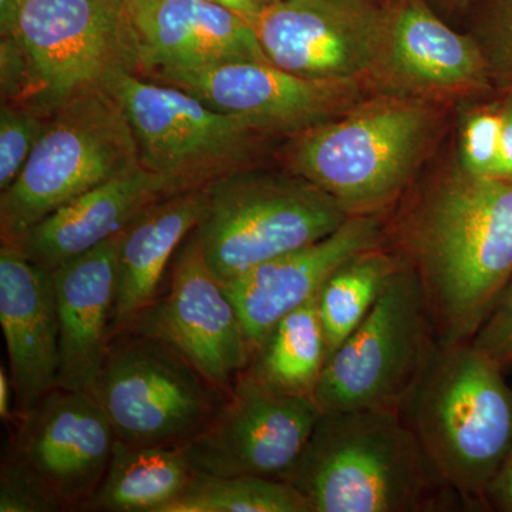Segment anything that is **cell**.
I'll use <instances>...</instances> for the list:
<instances>
[{
	"instance_id": "1",
	"label": "cell",
	"mask_w": 512,
	"mask_h": 512,
	"mask_svg": "<svg viewBox=\"0 0 512 512\" xmlns=\"http://www.w3.org/2000/svg\"><path fill=\"white\" fill-rule=\"evenodd\" d=\"M413 241L444 345L466 342L512 279V177L448 175L424 202Z\"/></svg>"
},
{
	"instance_id": "2",
	"label": "cell",
	"mask_w": 512,
	"mask_h": 512,
	"mask_svg": "<svg viewBox=\"0 0 512 512\" xmlns=\"http://www.w3.org/2000/svg\"><path fill=\"white\" fill-rule=\"evenodd\" d=\"M410 420L440 480L485 495L512 448V390L501 366L473 343L444 345L410 393Z\"/></svg>"
},
{
	"instance_id": "3",
	"label": "cell",
	"mask_w": 512,
	"mask_h": 512,
	"mask_svg": "<svg viewBox=\"0 0 512 512\" xmlns=\"http://www.w3.org/2000/svg\"><path fill=\"white\" fill-rule=\"evenodd\" d=\"M431 468L397 409L323 412L286 481L313 512L419 511Z\"/></svg>"
},
{
	"instance_id": "4",
	"label": "cell",
	"mask_w": 512,
	"mask_h": 512,
	"mask_svg": "<svg viewBox=\"0 0 512 512\" xmlns=\"http://www.w3.org/2000/svg\"><path fill=\"white\" fill-rule=\"evenodd\" d=\"M433 123L429 101L399 94L366 99L338 119L292 137L289 167L350 214H360L402 190Z\"/></svg>"
},
{
	"instance_id": "5",
	"label": "cell",
	"mask_w": 512,
	"mask_h": 512,
	"mask_svg": "<svg viewBox=\"0 0 512 512\" xmlns=\"http://www.w3.org/2000/svg\"><path fill=\"white\" fill-rule=\"evenodd\" d=\"M204 190L207 210L194 235L222 282L328 237L353 215L293 173L249 168Z\"/></svg>"
},
{
	"instance_id": "6",
	"label": "cell",
	"mask_w": 512,
	"mask_h": 512,
	"mask_svg": "<svg viewBox=\"0 0 512 512\" xmlns=\"http://www.w3.org/2000/svg\"><path fill=\"white\" fill-rule=\"evenodd\" d=\"M138 167L133 128L106 87L67 100L53 111L15 183L0 195L2 241H18L57 208Z\"/></svg>"
},
{
	"instance_id": "7",
	"label": "cell",
	"mask_w": 512,
	"mask_h": 512,
	"mask_svg": "<svg viewBox=\"0 0 512 512\" xmlns=\"http://www.w3.org/2000/svg\"><path fill=\"white\" fill-rule=\"evenodd\" d=\"M104 87L126 113L141 165L158 175L171 195L204 190L228 175L255 168L262 147L272 138L178 87L133 70H117Z\"/></svg>"
},
{
	"instance_id": "8",
	"label": "cell",
	"mask_w": 512,
	"mask_h": 512,
	"mask_svg": "<svg viewBox=\"0 0 512 512\" xmlns=\"http://www.w3.org/2000/svg\"><path fill=\"white\" fill-rule=\"evenodd\" d=\"M429 296L416 271L396 269L375 305L326 360L313 399L322 412L397 409L426 365Z\"/></svg>"
},
{
	"instance_id": "9",
	"label": "cell",
	"mask_w": 512,
	"mask_h": 512,
	"mask_svg": "<svg viewBox=\"0 0 512 512\" xmlns=\"http://www.w3.org/2000/svg\"><path fill=\"white\" fill-rule=\"evenodd\" d=\"M93 396L117 440L147 447L183 446L225 399L170 346L130 332L111 338Z\"/></svg>"
},
{
	"instance_id": "10",
	"label": "cell",
	"mask_w": 512,
	"mask_h": 512,
	"mask_svg": "<svg viewBox=\"0 0 512 512\" xmlns=\"http://www.w3.org/2000/svg\"><path fill=\"white\" fill-rule=\"evenodd\" d=\"M15 35L35 80L29 106L43 113L104 87L117 70H138L126 0H26Z\"/></svg>"
},
{
	"instance_id": "11",
	"label": "cell",
	"mask_w": 512,
	"mask_h": 512,
	"mask_svg": "<svg viewBox=\"0 0 512 512\" xmlns=\"http://www.w3.org/2000/svg\"><path fill=\"white\" fill-rule=\"evenodd\" d=\"M322 413L313 396L282 392L247 369L180 448L194 474L286 481Z\"/></svg>"
},
{
	"instance_id": "12",
	"label": "cell",
	"mask_w": 512,
	"mask_h": 512,
	"mask_svg": "<svg viewBox=\"0 0 512 512\" xmlns=\"http://www.w3.org/2000/svg\"><path fill=\"white\" fill-rule=\"evenodd\" d=\"M121 332L160 340L225 394L252 359L237 309L205 261L194 232L171 262L167 293H160Z\"/></svg>"
},
{
	"instance_id": "13",
	"label": "cell",
	"mask_w": 512,
	"mask_h": 512,
	"mask_svg": "<svg viewBox=\"0 0 512 512\" xmlns=\"http://www.w3.org/2000/svg\"><path fill=\"white\" fill-rule=\"evenodd\" d=\"M269 63L315 80H363L379 66L384 8L372 0H276L247 20Z\"/></svg>"
},
{
	"instance_id": "14",
	"label": "cell",
	"mask_w": 512,
	"mask_h": 512,
	"mask_svg": "<svg viewBox=\"0 0 512 512\" xmlns=\"http://www.w3.org/2000/svg\"><path fill=\"white\" fill-rule=\"evenodd\" d=\"M141 76L178 87L211 109L272 137H295L338 119L367 99L366 84H370L306 79L266 62H231Z\"/></svg>"
},
{
	"instance_id": "15",
	"label": "cell",
	"mask_w": 512,
	"mask_h": 512,
	"mask_svg": "<svg viewBox=\"0 0 512 512\" xmlns=\"http://www.w3.org/2000/svg\"><path fill=\"white\" fill-rule=\"evenodd\" d=\"M18 417L8 456L59 511H86L106 476L116 441L96 397L55 386Z\"/></svg>"
},
{
	"instance_id": "16",
	"label": "cell",
	"mask_w": 512,
	"mask_h": 512,
	"mask_svg": "<svg viewBox=\"0 0 512 512\" xmlns=\"http://www.w3.org/2000/svg\"><path fill=\"white\" fill-rule=\"evenodd\" d=\"M373 83L424 101L470 96L494 86L477 40L451 29L427 0H394L384 8Z\"/></svg>"
},
{
	"instance_id": "17",
	"label": "cell",
	"mask_w": 512,
	"mask_h": 512,
	"mask_svg": "<svg viewBox=\"0 0 512 512\" xmlns=\"http://www.w3.org/2000/svg\"><path fill=\"white\" fill-rule=\"evenodd\" d=\"M377 238V222L372 217L353 214L328 237L269 259L224 282L252 356L279 320L315 298L333 272L373 249Z\"/></svg>"
},
{
	"instance_id": "18",
	"label": "cell",
	"mask_w": 512,
	"mask_h": 512,
	"mask_svg": "<svg viewBox=\"0 0 512 512\" xmlns=\"http://www.w3.org/2000/svg\"><path fill=\"white\" fill-rule=\"evenodd\" d=\"M138 74L266 62L247 20L205 0H126Z\"/></svg>"
},
{
	"instance_id": "19",
	"label": "cell",
	"mask_w": 512,
	"mask_h": 512,
	"mask_svg": "<svg viewBox=\"0 0 512 512\" xmlns=\"http://www.w3.org/2000/svg\"><path fill=\"white\" fill-rule=\"evenodd\" d=\"M0 325L22 416L57 384L60 325L53 272L13 241L0 247Z\"/></svg>"
},
{
	"instance_id": "20",
	"label": "cell",
	"mask_w": 512,
	"mask_h": 512,
	"mask_svg": "<svg viewBox=\"0 0 512 512\" xmlns=\"http://www.w3.org/2000/svg\"><path fill=\"white\" fill-rule=\"evenodd\" d=\"M120 234L53 272L60 325L56 386L93 394L111 342Z\"/></svg>"
},
{
	"instance_id": "21",
	"label": "cell",
	"mask_w": 512,
	"mask_h": 512,
	"mask_svg": "<svg viewBox=\"0 0 512 512\" xmlns=\"http://www.w3.org/2000/svg\"><path fill=\"white\" fill-rule=\"evenodd\" d=\"M167 195L171 194L164 181L141 165L57 208L13 242L30 261L55 271L117 237L137 215Z\"/></svg>"
},
{
	"instance_id": "22",
	"label": "cell",
	"mask_w": 512,
	"mask_h": 512,
	"mask_svg": "<svg viewBox=\"0 0 512 512\" xmlns=\"http://www.w3.org/2000/svg\"><path fill=\"white\" fill-rule=\"evenodd\" d=\"M207 210L205 190L167 195L120 234L111 338L160 295L168 265Z\"/></svg>"
},
{
	"instance_id": "23",
	"label": "cell",
	"mask_w": 512,
	"mask_h": 512,
	"mask_svg": "<svg viewBox=\"0 0 512 512\" xmlns=\"http://www.w3.org/2000/svg\"><path fill=\"white\" fill-rule=\"evenodd\" d=\"M180 447L114 441L109 468L86 511L164 512L192 477Z\"/></svg>"
},
{
	"instance_id": "24",
	"label": "cell",
	"mask_w": 512,
	"mask_h": 512,
	"mask_svg": "<svg viewBox=\"0 0 512 512\" xmlns=\"http://www.w3.org/2000/svg\"><path fill=\"white\" fill-rule=\"evenodd\" d=\"M318 299L319 293L276 323L252 356V375L282 392L313 396L326 363Z\"/></svg>"
},
{
	"instance_id": "25",
	"label": "cell",
	"mask_w": 512,
	"mask_h": 512,
	"mask_svg": "<svg viewBox=\"0 0 512 512\" xmlns=\"http://www.w3.org/2000/svg\"><path fill=\"white\" fill-rule=\"evenodd\" d=\"M394 271L392 259L370 249L329 276L318 299L326 360L365 319Z\"/></svg>"
},
{
	"instance_id": "26",
	"label": "cell",
	"mask_w": 512,
	"mask_h": 512,
	"mask_svg": "<svg viewBox=\"0 0 512 512\" xmlns=\"http://www.w3.org/2000/svg\"><path fill=\"white\" fill-rule=\"evenodd\" d=\"M164 512H313V508L289 481L192 474L183 493Z\"/></svg>"
},
{
	"instance_id": "27",
	"label": "cell",
	"mask_w": 512,
	"mask_h": 512,
	"mask_svg": "<svg viewBox=\"0 0 512 512\" xmlns=\"http://www.w3.org/2000/svg\"><path fill=\"white\" fill-rule=\"evenodd\" d=\"M52 114L26 104L2 103L0 107V192L8 190L22 173Z\"/></svg>"
},
{
	"instance_id": "28",
	"label": "cell",
	"mask_w": 512,
	"mask_h": 512,
	"mask_svg": "<svg viewBox=\"0 0 512 512\" xmlns=\"http://www.w3.org/2000/svg\"><path fill=\"white\" fill-rule=\"evenodd\" d=\"M474 39L483 50L494 86L512 93V0H488Z\"/></svg>"
},
{
	"instance_id": "29",
	"label": "cell",
	"mask_w": 512,
	"mask_h": 512,
	"mask_svg": "<svg viewBox=\"0 0 512 512\" xmlns=\"http://www.w3.org/2000/svg\"><path fill=\"white\" fill-rule=\"evenodd\" d=\"M0 511L56 512L59 508L18 461L6 457L0 470Z\"/></svg>"
},
{
	"instance_id": "30",
	"label": "cell",
	"mask_w": 512,
	"mask_h": 512,
	"mask_svg": "<svg viewBox=\"0 0 512 512\" xmlns=\"http://www.w3.org/2000/svg\"><path fill=\"white\" fill-rule=\"evenodd\" d=\"M0 89L2 103L26 104L35 96L32 66L18 36H2L0 40Z\"/></svg>"
},
{
	"instance_id": "31",
	"label": "cell",
	"mask_w": 512,
	"mask_h": 512,
	"mask_svg": "<svg viewBox=\"0 0 512 512\" xmlns=\"http://www.w3.org/2000/svg\"><path fill=\"white\" fill-rule=\"evenodd\" d=\"M471 343L501 367L512 362V279Z\"/></svg>"
},
{
	"instance_id": "32",
	"label": "cell",
	"mask_w": 512,
	"mask_h": 512,
	"mask_svg": "<svg viewBox=\"0 0 512 512\" xmlns=\"http://www.w3.org/2000/svg\"><path fill=\"white\" fill-rule=\"evenodd\" d=\"M501 97V127L498 134L497 178L512 177V93Z\"/></svg>"
},
{
	"instance_id": "33",
	"label": "cell",
	"mask_w": 512,
	"mask_h": 512,
	"mask_svg": "<svg viewBox=\"0 0 512 512\" xmlns=\"http://www.w3.org/2000/svg\"><path fill=\"white\" fill-rule=\"evenodd\" d=\"M485 495H488L501 510L512 512V448L493 481L488 485Z\"/></svg>"
},
{
	"instance_id": "34",
	"label": "cell",
	"mask_w": 512,
	"mask_h": 512,
	"mask_svg": "<svg viewBox=\"0 0 512 512\" xmlns=\"http://www.w3.org/2000/svg\"><path fill=\"white\" fill-rule=\"evenodd\" d=\"M26 0H0V36L15 35Z\"/></svg>"
},
{
	"instance_id": "35",
	"label": "cell",
	"mask_w": 512,
	"mask_h": 512,
	"mask_svg": "<svg viewBox=\"0 0 512 512\" xmlns=\"http://www.w3.org/2000/svg\"><path fill=\"white\" fill-rule=\"evenodd\" d=\"M205 2L231 10V12L237 13L245 20L252 18L259 10L264 8V3L261 0H205Z\"/></svg>"
},
{
	"instance_id": "36",
	"label": "cell",
	"mask_w": 512,
	"mask_h": 512,
	"mask_svg": "<svg viewBox=\"0 0 512 512\" xmlns=\"http://www.w3.org/2000/svg\"><path fill=\"white\" fill-rule=\"evenodd\" d=\"M12 377L5 366L0 367V417L2 420H12Z\"/></svg>"
},
{
	"instance_id": "37",
	"label": "cell",
	"mask_w": 512,
	"mask_h": 512,
	"mask_svg": "<svg viewBox=\"0 0 512 512\" xmlns=\"http://www.w3.org/2000/svg\"><path fill=\"white\" fill-rule=\"evenodd\" d=\"M436 2L448 10H464L470 5L471 0H436Z\"/></svg>"
},
{
	"instance_id": "38",
	"label": "cell",
	"mask_w": 512,
	"mask_h": 512,
	"mask_svg": "<svg viewBox=\"0 0 512 512\" xmlns=\"http://www.w3.org/2000/svg\"><path fill=\"white\" fill-rule=\"evenodd\" d=\"M261 2L264 3V5H266V3L276 2V0H261Z\"/></svg>"
}]
</instances>
